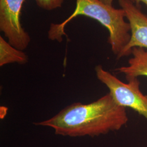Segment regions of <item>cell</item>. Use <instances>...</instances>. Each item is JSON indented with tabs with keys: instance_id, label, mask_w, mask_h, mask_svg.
I'll use <instances>...</instances> for the list:
<instances>
[{
	"instance_id": "cell-1",
	"label": "cell",
	"mask_w": 147,
	"mask_h": 147,
	"mask_svg": "<svg viewBox=\"0 0 147 147\" xmlns=\"http://www.w3.org/2000/svg\"><path fill=\"white\" fill-rule=\"evenodd\" d=\"M129 120L126 109L118 105L109 93L87 104L75 102L67 106L47 120L34 123L52 128L63 136H99L118 131Z\"/></svg>"
},
{
	"instance_id": "cell-2",
	"label": "cell",
	"mask_w": 147,
	"mask_h": 147,
	"mask_svg": "<svg viewBox=\"0 0 147 147\" xmlns=\"http://www.w3.org/2000/svg\"><path fill=\"white\" fill-rule=\"evenodd\" d=\"M85 16L94 19L105 27L109 32L108 42L117 57L129 42L131 27L125 20V13L122 9L105 5L100 0H76V7L72 14L61 23H52L48 31V38L53 41L61 42L67 36L65 27L74 18Z\"/></svg>"
},
{
	"instance_id": "cell-3",
	"label": "cell",
	"mask_w": 147,
	"mask_h": 147,
	"mask_svg": "<svg viewBox=\"0 0 147 147\" xmlns=\"http://www.w3.org/2000/svg\"><path fill=\"white\" fill-rule=\"evenodd\" d=\"M95 71L98 79L109 89V93L118 105L131 109L147 120V96L140 90L138 78L126 79L127 82L124 83L101 65H96Z\"/></svg>"
},
{
	"instance_id": "cell-4",
	"label": "cell",
	"mask_w": 147,
	"mask_h": 147,
	"mask_svg": "<svg viewBox=\"0 0 147 147\" xmlns=\"http://www.w3.org/2000/svg\"><path fill=\"white\" fill-rule=\"evenodd\" d=\"M26 0H0V30L13 47L21 51L28 47L31 37L21 23L22 7Z\"/></svg>"
},
{
	"instance_id": "cell-5",
	"label": "cell",
	"mask_w": 147,
	"mask_h": 147,
	"mask_svg": "<svg viewBox=\"0 0 147 147\" xmlns=\"http://www.w3.org/2000/svg\"><path fill=\"white\" fill-rule=\"evenodd\" d=\"M118 2L131 27L130 40L117 57L120 59L130 55L133 47L147 49V16L141 11L139 4L132 0H118Z\"/></svg>"
},
{
	"instance_id": "cell-6",
	"label": "cell",
	"mask_w": 147,
	"mask_h": 147,
	"mask_svg": "<svg viewBox=\"0 0 147 147\" xmlns=\"http://www.w3.org/2000/svg\"><path fill=\"white\" fill-rule=\"evenodd\" d=\"M132 57L128 61V65L116 69V71L123 74L125 78L147 77V49L134 47L131 50Z\"/></svg>"
},
{
	"instance_id": "cell-7",
	"label": "cell",
	"mask_w": 147,
	"mask_h": 147,
	"mask_svg": "<svg viewBox=\"0 0 147 147\" xmlns=\"http://www.w3.org/2000/svg\"><path fill=\"white\" fill-rule=\"evenodd\" d=\"M28 61V58L25 53L13 47L0 36V67L10 63L25 64Z\"/></svg>"
},
{
	"instance_id": "cell-8",
	"label": "cell",
	"mask_w": 147,
	"mask_h": 147,
	"mask_svg": "<svg viewBox=\"0 0 147 147\" xmlns=\"http://www.w3.org/2000/svg\"><path fill=\"white\" fill-rule=\"evenodd\" d=\"M64 0H35L37 5L45 11H53L62 7Z\"/></svg>"
},
{
	"instance_id": "cell-9",
	"label": "cell",
	"mask_w": 147,
	"mask_h": 147,
	"mask_svg": "<svg viewBox=\"0 0 147 147\" xmlns=\"http://www.w3.org/2000/svg\"><path fill=\"white\" fill-rule=\"evenodd\" d=\"M102 2L105 3V5H112L113 0H100Z\"/></svg>"
},
{
	"instance_id": "cell-10",
	"label": "cell",
	"mask_w": 147,
	"mask_h": 147,
	"mask_svg": "<svg viewBox=\"0 0 147 147\" xmlns=\"http://www.w3.org/2000/svg\"><path fill=\"white\" fill-rule=\"evenodd\" d=\"M132 1L136 4H140L141 2H142L147 5V0H132Z\"/></svg>"
}]
</instances>
